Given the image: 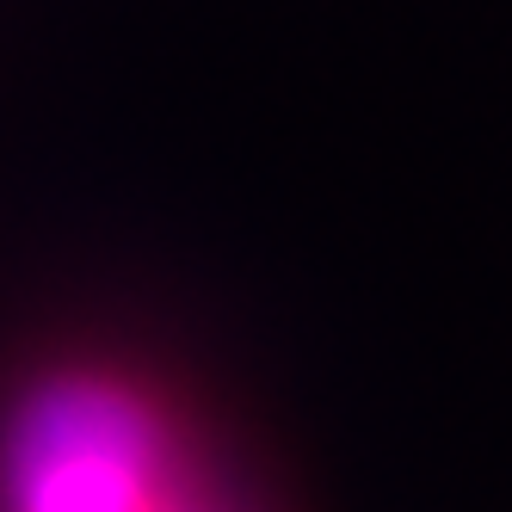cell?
I'll return each instance as SVG.
<instances>
[{
	"label": "cell",
	"mask_w": 512,
	"mask_h": 512,
	"mask_svg": "<svg viewBox=\"0 0 512 512\" xmlns=\"http://www.w3.org/2000/svg\"><path fill=\"white\" fill-rule=\"evenodd\" d=\"M0 512H204V494L155 389L56 364L0 414Z\"/></svg>",
	"instance_id": "obj_1"
}]
</instances>
